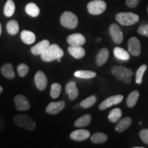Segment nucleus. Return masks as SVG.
Instances as JSON below:
<instances>
[{"mask_svg":"<svg viewBox=\"0 0 148 148\" xmlns=\"http://www.w3.org/2000/svg\"><path fill=\"white\" fill-rule=\"evenodd\" d=\"M64 55V51L57 44L49 45L47 49L40 54V58L44 62H50L62 58Z\"/></svg>","mask_w":148,"mask_h":148,"instance_id":"nucleus-1","label":"nucleus"},{"mask_svg":"<svg viewBox=\"0 0 148 148\" xmlns=\"http://www.w3.org/2000/svg\"><path fill=\"white\" fill-rule=\"evenodd\" d=\"M111 73L119 80H123L125 84H130L133 71L130 69L123 66H114L111 69Z\"/></svg>","mask_w":148,"mask_h":148,"instance_id":"nucleus-2","label":"nucleus"},{"mask_svg":"<svg viewBox=\"0 0 148 148\" xmlns=\"http://www.w3.org/2000/svg\"><path fill=\"white\" fill-rule=\"evenodd\" d=\"M116 21L124 26H129L137 23L139 16L133 12H119L115 16Z\"/></svg>","mask_w":148,"mask_h":148,"instance_id":"nucleus-3","label":"nucleus"},{"mask_svg":"<svg viewBox=\"0 0 148 148\" xmlns=\"http://www.w3.org/2000/svg\"><path fill=\"white\" fill-rule=\"evenodd\" d=\"M60 21L62 26L67 29H73L77 26L78 18L73 12L66 11L61 14Z\"/></svg>","mask_w":148,"mask_h":148,"instance_id":"nucleus-4","label":"nucleus"},{"mask_svg":"<svg viewBox=\"0 0 148 148\" xmlns=\"http://www.w3.org/2000/svg\"><path fill=\"white\" fill-rule=\"evenodd\" d=\"M14 123L18 127L32 131L36 128V123L30 116L26 114H18L14 118Z\"/></svg>","mask_w":148,"mask_h":148,"instance_id":"nucleus-5","label":"nucleus"},{"mask_svg":"<svg viewBox=\"0 0 148 148\" xmlns=\"http://www.w3.org/2000/svg\"><path fill=\"white\" fill-rule=\"evenodd\" d=\"M106 9V3L103 0H92L87 4V10L92 15L102 14Z\"/></svg>","mask_w":148,"mask_h":148,"instance_id":"nucleus-6","label":"nucleus"},{"mask_svg":"<svg viewBox=\"0 0 148 148\" xmlns=\"http://www.w3.org/2000/svg\"><path fill=\"white\" fill-rule=\"evenodd\" d=\"M109 33H110L112 39L114 43L119 45L123 42V35L121 28L117 24L112 23L109 27Z\"/></svg>","mask_w":148,"mask_h":148,"instance_id":"nucleus-7","label":"nucleus"},{"mask_svg":"<svg viewBox=\"0 0 148 148\" xmlns=\"http://www.w3.org/2000/svg\"><path fill=\"white\" fill-rule=\"evenodd\" d=\"M123 99V96L122 95H112L111 97L106 98L105 100H103L99 106V109L100 110H103L105 109L110 108V106L113 105L118 104L121 103Z\"/></svg>","mask_w":148,"mask_h":148,"instance_id":"nucleus-8","label":"nucleus"},{"mask_svg":"<svg viewBox=\"0 0 148 148\" xmlns=\"http://www.w3.org/2000/svg\"><path fill=\"white\" fill-rule=\"evenodd\" d=\"M14 101L16 108L18 110L25 111L29 110L30 108V103L29 102L28 99L25 97V96L21 94H18L14 96Z\"/></svg>","mask_w":148,"mask_h":148,"instance_id":"nucleus-9","label":"nucleus"},{"mask_svg":"<svg viewBox=\"0 0 148 148\" xmlns=\"http://www.w3.org/2000/svg\"><path fill=\"white\" fill-rule=\"evenodd\" d=\"M128 51L134 56H138L140 54L141 47H140V42L139 40L136 37L133 36L130 38L127 43Z\"/></svg>","mask_w":148,"mask_h":148,"instance_id":"nucleus-10","label":"nucleus"},{"mask_svg":"<svg viewBox=\"0 0 148 148\" xmlns=\"http://www.w3.org/2000/svg\"><path fill=\"white\" fill-rule=\"evenodd\" d=\"M34 82L36 88L39 90H44L47 87V77L42 71H38L34 75Z\"/></svg>","mask_w":148,"mask_h":148,"instance_id":"nucleus-11","label":"nucleus"},{"mask_svg":"<svg viewBox=\"0 0 148 148\" xmlns=\"http://www.w3.org/2000/svg\"><path fill=\"white\" fill-rule=\"evenodd\" d=\"M64 107H65V102L64 101L51 102L46 107L45 111L48 114H57L63 110Z\"/></svg>","mask_w":148,"mask_h":148,"instance_id":"nucleus-12","label":"nucleus"},{"mask_svg":"<svg viewBox=\"0 0 148 148\" xmlns=\"http://www.w3.org/2000/svg\"><path fill=\"white\" fill-rule=\"evenodd\" d=\"M68 44L72 46H82L86 42V38L82 34L75 33L69 35L66 39Z\"/></svg>","mask_w":148,"mask_h":148,"instance_id":"nucleus-13","label":"nucleus"},{"mask_svg":"<svg viewBox=\"0 0 148 148\" xmlns=\"http://www.w3.org/2000/svg\"><path fill=\"white\" fill-rule=\"evenodd\" d=\"M66 93L69 96L70 100H74L77 97L79 94L78 89L76 86V83L73 81L68 82L65 86Z\"/></svg>","mask_w":148,"mask_h":148,"instance_id":"nucleus-14","label":"nucleus"},{"mask_svg":"<svg viewBox=\"0 0 148 148\" xmlns=\"http://www.w3.org/2000/svg\"><path fill=\"white\" fill-rule=\"evenodd\" d=\"M49 41L48 40H42L41 41H40L38 43H37L36 45L32 47L30 49L31 52L32 53V54L38 56L40 55L42 53H43L47 48L49 47Z\"/></svg>","mask_w":148,"mask_h":148,"instance_id":"nucleus-15","label":"nucleus"},{"mask_svg":"<svg viewBox=\"0 0 148 148\" xmlns=\"http://www.w3.org/2000/svg\"><path fill=\"white\" fill-rule=\"evenodd\" d=\"M90 132L86 130H77L70 134V137L72 140L77 141H82L90 136Z\"/></svg>","mask_w":148,"mask_h":148,"instance_id":"nucleus-16","label":"nucleus"},{"mask_svg":"<svg viewBox=\"0 0 148 148\" xmlns=\"http://www.w3.org/2000/svg\"><path fill=\"white\" fill-rule=\"evenodd\" d=\"M109 56V51L108 49L106 47H103L97 53L96 56V63L97 65L100 66H102L107 62Z\"/></svg>","mask_w":148,"mask_h":148,"instance_id":"nucleus-17","label":"nucleus"},{"mask_svg":"<svg viewBox=\"0 0 148 148\" xmlns=\"http://www.w3.org/2000/svg\"><path fill=\"white\" fill-rule=\"evenodd\" d=\"M68 51L74 58L80 59L85 56V49L82 46H72L68 48Z\"/></svg>","mask_w":148,"mask_h":148,"instance_id":"nucleus-18","label":"nucleus"},{"mask_svg":"<svg viewBox=\"0 0 148 148\" xmlns=\"http://www.w3.org/2000/svg\"><path fill=\"white\" fill-rule=\"evenodd\" d=\"M0 71H1V73L3 76L9 79H13L15 77V73H14L13 66L10 63H5L3 64L1 66Z\"/></svg>","mask_w":148,"mask_h":148,"instance_id":"nucleus-19","label":"nucleus"},{"mask_svg":"<svg viewBox=\"0 0 148 148\" xmlns=\"http://www.w3.org/2000/svg\"><path fill=\"white\" fill-rule=\"evenodd\" d=\"M21 38L24 43L31 45L36 40V36L34 33L29 30H23L21 32Z\"/></svg>","mask_w":148,"mask_h":148,"instance_id":"nucleus-20","label":"nucleus"},{"mask_svg":"<svg viewBox=\"0 0 148 148\" xmlns=\"http://www.w3.org/2000/svg\"><path fill=\"white\" fill-rule=\"evenodd\" d=\"M92 116L89 114H84L80 117H79L76 121H75L74 125L77 127H82L87 126L90 124V123L91 122Z\"/></svg>","mask_w":148,"mask_h":148,"instance_id":"nucleus-21","label":"nucleus"},{"mask_svg":"<svg viewBox=\"0 0 148 148\" xmlns=\"http://www.w3.org/2000/svg\"><path fill=\"white\" fill-rule=\"evenodd\" d=\"M25 12L32 17H36L39 15L40 9L34 3H29L25 5Z\"/></svg>","mask_w":148,"mask_h":148,"instance_id":"nucleus-22","label":"nucleus"},{"mask_svg":"<svg viewBox=\"0 0 148 148\" xmlns=\"http://www.w3.org/2000/svg\"><path fill=\"white\" fill-rule=\"evenodd\" d=\"M132 123V119L129 116H126V117L122 119L116 125L115 130L118 132H121L125 131V130L128 128L130 125Z\"/></svg>","mask_w":148,"mask_h":148,"instance_id":"nucleus-23","label":"nucleus"},{"mask_svg":"<svg viewBox=\"0 0 148 148\" xmlns=\"http://www.w3.org/2000/svg\"><path fill=\"white\" fill-rule=\"evenodd\" d=\"M114 55L116 58L121 60H127L130 58L129 52L125 50L123 48L119 47H116L113 50Z\"/></svg>","mask_w":148,"mask_h":148,"instance_id":"nucleus-24","label":"nucleus"},{"mask_svg":"<svg viewBox=\"0 0 148 148\" xmlns=\"http://www.w3.org/2000/svg\"><path fill=\"white\" fill-rule=\"evenodd\" d=\"M15 12V4L13 0H8L4 5L3 13L7 17H10Z\"/></svg>","mask_w":148,"mask_h":148,"instance_id":"nucleus-25","label":"nucleus"},{"mask_svg":"<svg viewBox=\"0 0 148 148\" xmlns=\"http://www.w3.org/2000/svg\"><path fill=\"white\" fill-rule=\"evenodd\" d=\"M6 29L9 34L12 36L16 35L19 30V25H18V22L15 20L9 21L6 24Z\"/></svg>","mask_w":148,"mask_h":148,"instance_id":"nucleus-26","label":"nucleus"},{"mask_svg":"<svg viewBox=\"0 0 148 148\" xmlns=\"http://www.w3.org/2000/svg\"><path fill=\"white\" fill-rule=\"evenodd\" d=\"M74 75L78 78L90 79L96 77L97 73L92 71H86V70H79L74 73Z\"/></svg>","mask_w":148,"mask_h":148,"instance_id":"nucleus-27","label":"nucleus"},{"mask_svg":"<svg viewBox=\"0 0 148 148\" xmlns=\"http://www.w3.org/2000/svg\"><path fill=\"white\" fill-rule=\"evenodd\" d=\"M138 97H139V92L138 90H134V91L131 92L127 96L126 103L127 106L129 108H132L136 105V102H137Z\"/></svg>","mask_w":148,"mask_h":148,"instance_id":"nucleus-28","label":"nucleus"},{"mask_svg":"<svg viewBox=\"0 0 148 148\" xmlns=\"http://www.w3.org/2000/svg\"><path fill=\"white\" fill-rule=\"evenodd\" d=\"M122 111L120 108H114L108 114V120L112 123H116L121 118Z\"/></svg>","mask_w":148,"mask_h":148,"instance_id":"nucleus-29","label":"nucleus"},{"mask_svg":"<svg viewBox=\"0 0 148 148\" xmlns=\"http://www.w3.org/2000/svg\"><path fill=\"white\" fill-rule=\"evenodd\" d=\"M108 140V136L106 134L101 132H96L92 135L90 140L93 143L100 144L105 143Z\"/></svg>","mask_w":148,"mask_h":148,"instance_id":"nucleus-30","label":"nucleus"},{"mask_svg":"<svg viewBox=\"0 0 148 148\" xmlns=\"http://www.w3.org/2000/svg\"><path fill=\"white\" fill-rule=\"evenodd\" d=\"M96 101H97V98H96L95 96L90 95L81 101L79 105L84 108H89L95 104Z\"/></svg>","mask_w":148,"mask_h":148,"instance_id":"nucleus-31","label":"nucleus"},{"mask_svg":"<svg viewBox=\"0 0 148 148\" xmlns=\"http://www.w3.org/2000/svg\"><path fill=\"white\" fill-rule=\"evenodd\" d=\"M61 85L59 83H53L51 84V90H50V95L53 99H56L60 96L61 92Z\"/></svg>","mask_w":148,"mask_h":148,"instance_id":"nucleus-32","label":"nucleus"},{"mask_svg":"<svg viewBox=\"0 0 148 148\" xmlns=\"http://www.w3.org/2000/svg\"><path fill=\"white\" fill-rule=\"evenodd\" d=\"M147 69V66L146 64H143L137 69L136 73V83L140 84L143 82V77L146 70Z\"/></svg>","mask_w":148,"mask_h":148,"instance_id":"nucleus-33","label":"nucleus"},{"mask_svg":"<svg viewBox=\"0 0 148 148\" xmlns=\"http://www.w3.org/2000/svg\"><path fill=\"white\" fill-rule=\"evenodd\" d=\"M29 68L28 65L25 63H21L17 66V72L20 77H23L28 73Z\"/></svg>","mask_w":148,"mask_h":148,"instance_id":"nucleus-34","label":"nucleus"},{"mask_svg":"<svg viewBox=\"0 0 148 148\" xmlns=\"http://www.w3.org/2000/svg\"><path fill=\"white\" fill-rule=\"evenodd\" d=\"M139 136L142 141L148 145V129H143L140 131Z\"/></svg>","mask_w":148,"mask_h":148,"instance_id":"nucleus-35","label":"nucleus"},{"mask_svg":"<svg viewBox=\"0 0 148 148\" xmlns=\"http://www.w3.org/2000/svg\"><path fill=\"white\" fill-rule=\"evenodd\" d=\"M138 33L140 35H143L145 36H148V24L141 25L138 27Z\"/></svg>","mask_w":148,"mask_h":148,"instance_id":"nucleus-36","label":"nucleus"},{"mask_svg":"<svg viewBox=\"0 0 148 148\" xmlns=\"http://www.w3.org/2000/svg\"><path fill=\"white\" fill-rule=\"evenodd\" d=\"M140 0H126L125 3L127 7L131 8H134L136 7L139 3Z\"/></svg>","mask_w":148,"mask_h":148,"instance_id":"nucleus-37","label":"nucleus"},{"mask_svg":"<svg viewBox=\"0 0 148 148\" xmlns=\"http://www.w3.org/2000/svg\"><path fill=\"white\" fill-rule=\"evenodd\" d=\"M1 32H2V28H1V24L0 23V36L1 34Z\"/></svg>","mask_w":148,"mask_h":148,"instance_id":"nucleus-38","label":"nucleus"},{"mask_svg":"<svg viewBox=\"0 0 148 148\" xmlns=\"http://www.w3.org/2000/svg\"><path fill=\"white\" fill-rule=\"evenodd\" d=\"M2 91H3V88H2V86H1V85H0V94H1V92H2Z\"/></svg>","mask_w":148,"mask_h":148,"instance_id":"nucleus-39","label":"nucleus"},{"mask_svg":"<svg viewBox=\"0 0 148 148\" xmlns=\"http://www.w3.org/2000/svg\"><path fill=\"white\" fill-rule=\"evenodd\" d=\"M57 61H58V62H61V58H58V59H57V60H56Z\"/></svg>","mask_w":148,"mask_h":148,"instance_id":"nucleus-40","label":"nucleus"},{"mask_svg":"<svg viewBox=\"0 0 148 148\" xmlns=\"http://www.w3.org/2000/svg\"><path fill=\"white\" fill-rule=\"evenodd\" d=\"M99 40H101V38H97V40H96V41H99Z\"/></svg>","mask_w":148,"mask_h":148,"instance_id":"nucleus-41","label":"nucleus"},{"mask_svg":"<svg viewBox=\"0 0 148 148\" xmlns=\"http://www.w3.org/2000/svg\"><path fill=\"white\" fill-rule=\"evenodd\" d=\"M134 148H144L143 147H134Z\"/></svg>","mask_w":148,"mask_h":148,"instance_id":"nucleus-42","label":"nucleus"},{"mask_svg":"<svg viewBox=\"0 0 148 148\" xmlns=\"http://www.w3.org/2000/svg\"><path fill=\"white\" fill-rule=\"evenodd\" d=\"M141 123H142V122L141 121H139V125H141Z\"/></svg>","mask_w":148,"mask_h":148,"instance_id":"nucleus-43","label":"nucleus"},{"mask_svg":"<svg viewBox=\"0 0 148 148\" xmlns=\"http://www.w3.org/2000/svg\"><path fill=\"white\" fill-rule=\"evenodd\" d=\"M147 13H148V6H147Z\"/></svg>","mask_w":148,"mask_h":148,"instance_id":"nucleus-44","label":"nucleus"}]
</instances>
